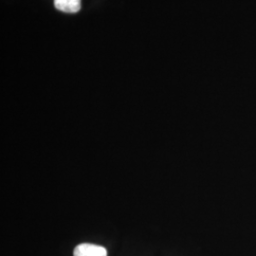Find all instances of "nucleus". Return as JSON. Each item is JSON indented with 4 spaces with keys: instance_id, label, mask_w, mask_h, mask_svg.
I'll use <instances>...</instances> for the list:
<instances>
[{
    "instance_id": "nucleus-1",
    "label": "nucleus",
    "mask_w": 256,
    "mask_h": 256,
    "mask_svg": "<svg viewBox=\"0 0 256 256\" xmlns=\"http://www.w3.org/2000/svg\"><path fill=\"white\" fill-rule=\"evenodd\" d=\"M74 256H108V250L96 244L82 243L74 248Z\"/></svg>"
},
{
    "instance_id": "nucleus-2",
    "label": "nucleus",
    "mask_w": 256,
    "mask_h": 256,
    "mask_svg": "<svg viewBox=\"0 0 256 256\" xmlns=\"http://www.w3.org/2000/svg\"><path fill=\"white\" fill-rule=\"evenodd\" d=\"M54 6L66 14H76L81 10V0H54Z\"/></svg>"
}]
</instances>
